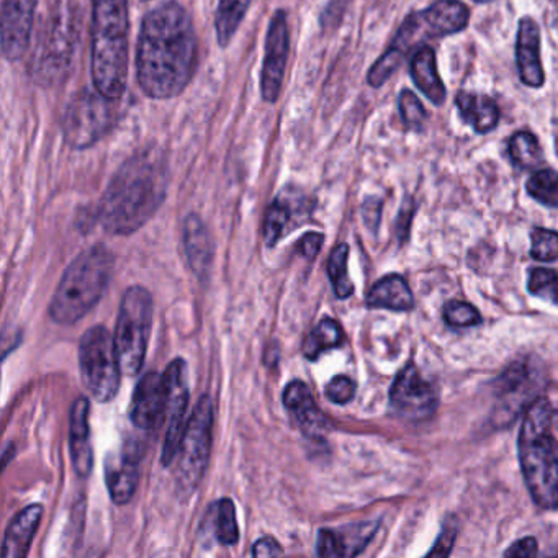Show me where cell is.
<instances>
[{
    "label": "cell",
    "mask_w": 558,
    "mask_h": 558,
    "mask_svg": "<svg viewBox=\"0 0 558 558\" xmlns=\"http://www.w3.org/2000/svg\"><path fill=\"white\" fill-rule=\"evenodd\" d=\"M198 41L194 22L178 0H169L143 19L136 44V80L146 97L181 96L194 80Z\"/></svg>",
    "instance_id": "6da1fadb"
},
{
    "label": "cell",
    "mask_w": 558,
    "mask_h": 558,
    "mask_svg": "<svg viewBox=\"0 0 558 558\" xmlns=\"http://www.w3.org/2000/svg\"><path fill=\"white\" fill-rule=\"evenodd\" d=\"M168 184L166 153L159 146L140 149L113 175L97 208V220L107 233H136L161 208Z\"/></svg>",
    "instance_id": "7a4b0ae2"
},
{
    "label": "cell",
    "mask_w": 558,
    "mask_h": 558,
    "mask_svg": "<svg viewBox=\"0 0 558 558\" xmlns=\"http://www.w3.org/2000/svg\"><path fill=\"white\" fill-rule=\"evenodd\" d=\"M90 71L94 87L120 100L126 90L130 63L129 0H90Z\"/></svg>",
    "instance_id": "3957f363"
},
{
    "label": "cell",
    "mask_w": 558,
    "mask_h": 558,
    "mask_svg": "<svg viewBox=\"0 0 558 558\" xmlns=\"http://www.w3.org/2000/svg\"><path fill=\"white\" fill-rule=\"evenodd\" d=\"M554 410L547 398L527 408L519 433L522 475L535 505L558 508V444L551 436Z\"/></svg>",
    "instance_id": "277c9868"
},
{
    "label": "cell",
    "mask_w": 558,
    "mask_h": 558,
    "mask_svg": "<svg viewBox=\"0 0 558 558\" xmlns=\"http://www.w3.org/2000/svg\"><path fill=\"white\" fill-rule=\"evenodd\" d=\"M116 257L104 244L81 253L63 274L51 300L50 315L58 325H74L102 299L112 279Z\"/></svg>",
    "instance_id": "5b68a950"
},
{
    "label": "cell",
    "mask_w": 558,
    "mask_h": 558,
    "mask_svg": "<svg viewBox=\"0 0 558 558\" xmlns=\"http://www.w3.org/2000/svg\"><path fill=\"white\" fill-rule=\"evenodd\" d=\"M153 326V296L143 287H130L120 302L116 345L123 375H138L145 364Z\"/></svg>",
    "instance_id": "8992f818"
},
{
    "label": "cell",
    "mask_w": 558,
    "mask_h": 558,
    "mask_svg": "<svg viewBox=\"0 0 558 558\" xmlns=\"http://www.w3.org/2000/svg\"><path fill=\"white\" fill-rule=\"evenodd\" d=\"M76 45V22L70 9L60 5L48 17L32 57V77L41 86H53L66 76Z\"/></svg>",
    "instance_id": "52a82bcc"
},
{
    "label": "cell",
    "mask_w": 558,
    "mask_h": 558,
    "mask_svg": "<svg viewBox=\"0 0 558 558\" xmlns=\"http://www.w3.org/2000/svg\"><path fill=\"white\" fill-rule=\"evenodd\" d=\"M80 367L94 400L110 403L119 393L120 367L116 338L104 326H94L84 332L80 342Z\"/></svg>",
    "instance_id": "ba28073f"
},
{
    "label": "cell",
    "mask_w": 558,
    "mask_h": 558,
    "mask_svg": "<svg viewBox=\"0 0 558 558\" xmlns=\"http://www.w3.org/2000/svg\"><path fill=\"white\" fill-rule=\"evenodd\" d=\"M119 122V100L109 99L99 90H83L68 104L63 132L68 145L87 149L112 132Z\"/></svg>",
    "instance_id": "9c48e42d"
},
{
    "label": "cell",
    "mask_w": 558,
    "mask_h": 558,
    "mask_svg": "<svg viewBox=\"0 0 558 558\" xmlns=\"http://www.w3.org/2000/svg\"><path fill=\"white\" fill-rule=\"evenodd\" d=\"M211 430H214V403L208 395L198 400L194 413L189 417L179 447L178 476L179 488L184 493L194 492L201 485L205 472H207L208 460L211 450Z\"/></svg>",
    "instance_id": "30bf717a"
},
{
    "label": "cell",
    "mask_w": 558,
    "mask_h": 558,
    "mask_svg": "<svg viewBox=\"0 0 558 558\" xmlns=\"http://www.w3.org/2000/svg\"><path fill=\"white\" fill-rule=\"evenodd\" d=\"M162 377H165L166 391H168L162 463L168 466L178 457L182 436H184L185 426H187V421H185V411H187L189 403L187 365L182 359H175L168 365Z\"/></svg>",
    "instance_id": "8fae6325"
},
{
    "label": "cell",
    "mask_w": 558,
    "mask_h": 558,
    "mask_svg": "<svg viewBox=\"0 0 558 558\" xmlns=\"http://www.w3.org/2000/svg\"><path fill=\"white\" fill-rule=\"evenodd\" d=\"M469 9L459 0H440L421 14L411 15L400 28L395 45L407 50L408 45L420 32L426 35V38L459 34L469 25Z\"/></svg>",
    "instance_id": "7c38bea8"
},
{
    "label": "cell",
    "mask_w": 558,
    "mask_h": 558,
    "mask_svg": "<svg viewBox=\"0 0 558 558\" xmlns=\"http://www.w3.org/2000/svg\"><path fill=\"white\" fill-rule=\"evenodd\" d=\"M289 51V19L286 11H277L267 28L263 71H260V97L266 104H276L282 94Z\"/></svg>",
    "instance_id": "4fadbf2b"
},
{
    "label": "cell",
    "mask_w": 558,
    "mask_h": 558,
    "mask_svg": "<svg viewBox=\"0 0 558 558\" xmlns=\"http://www.w3.org/2000/svg\"><path fill=\"white\" fill-rule=\"evenodd\" d=\"M390 403L398 416L408 421H424L437 410V391L411 362L395 378Z\"/></svg>",
    "instance_id": "5bb4252c"
},
{
    "label": "cell",
    "mask_w": 558,
    "mask_h": 558,
    "mask_svg": "<svg viewBox=\"0 0 558 558\" xmlns=\"http://www.w3.org/2000/svg\"><path fill=\"white\" fill-rule=\"evenodd\" d=\"M37 0H0V41L8 61H19L27 51L34 32Z\"/></svg>",
    "instance_id": "9a60e30c"
},
{
    "label": "cell",
    "mask_w": 558,
    "mask_h": 558,
    "mask_svg": "<svg viewBox=\"0 0 558 558\" xmlns=\"http://www.w3.org/2000/svg\"><path fill=\"white\" fill-rule=\"evenodd\" d=\"M143 450L138 442L123 444L109 453L106 460V482L110 498L116 505L132 501L140 483V463Z\"/></svg>",
    "instance_id": "2e32d148"
},
{
    "label": "cell",
    "mask_w": 558,
    "mask_h": 558,
    "mask_svg": "<svg viewBox=\"0 0 558 558\" xmlns=\"http://www.w3.org/2000/svg\"><path fill=\"white\" fill-rule=\"evenodd\" d=\"M166 403H168V391H166L165 377L158 372H148L136 385L132 408H130V420L138 429H158L165 426Z\"/></svg>",
    "instance_id": "e0dca14e"
},
{
    "label": "cell",
    "mask_w": 558,
    "mask_h": 558,
    "mask_svg": "<svg viewBox=\"0 0 558 558\" xmlns=\"http://www.w3.org/2000/svg\"><path fill=\"white\" fill-rule=\"evenodd\" d=\"M378 522L364 521L339 529H322L316 541L319 557H355L377 532Z\"/></svg>",
    "instance_id": "ac0fdd59"
},
{
    "label": "cell",
    "mask_w": 558,
    "mask_h": 558,
    "mask_svg": "<svg viewBox=\"0 0 558 558\" xmlns=\"http://www.w3.org/2000/svg\"><path fill=\"white\" fill-rule=\"evenodd\" d=\"M283 404L295 417L300 429L306 437L322 439L323 434L328 430V420L319 410L305 381L293 380L287 385L286 390H283Z\"/></svg>",
    "instance_id": "d6986e66"
},
{
    "label": "cell",
    "mask_w": 558,
    "mask_h": 558,
    "mask_svg": "<svg viewBox=\"0 0 558 558\" xmlns=\"http://www.w3.org/2000/svg\"><path fill=\"white\" fill-rule=\"evenodd\" d=\"M515 61L519 76L529 87H541L545 74L541 63V31L531 17L519 22L518 41H515Z\"/></svg>",
    "instance_id": "ffe728a7"
},
{
    "label": "cell",
    "mask_w": 558,
    "mask_h": 558,
    "mask_svg": "<svg viewBox=\"0 0 558 558\" xmlns=\"http://www.w3.org/2000/svg\"><path fill=\"white\" fill-rule=\"evenodd\" d=\"M89 400L80 397L71 408L70 452L74 470L81 478H87L93 472L94 453L90 446Z\"/></svg>",
    "instance_id": "44dd1931"
},
{
    "label": "cell",
    "mask_w": 558,
    "mask_h": 558,
    "mask_svg": "<svg viewBox=\"0 0 558 558\" xmlns=\"http://www.w3.org/2000/svg\"><path fill=\"white\" fill-rule=\"evenodd\" d=\"M184 250L195 276L207 282L214 263L210 231L197 215H189L184 223Z\"/></svg>",
    "instance_id": "7402d4cb"
},
{
    "label": "cell",
    "mask_w": 558,
    "mask_h": 558,
    "mask_svg": "<svg viewBox=\"0 0 558 558\" xmlns=\"http://www.w3.org/2000/svg\"><path fill=\"white\" fill-rule=\"evenodd\" d=\"M303 208V195L295 189L287 187L270 204L264 220V243L272 247L289 233L295 220L296 210Z\"/></svg>",
    "instance_id": "603a6c76"
},
{
    "label": "cell",
    "mask_w": 558,
    "mask_h": 558,
    "mask_svg": "<svg viewBox=\"0 0 558 558\" xmlns=\"http://www.w3.org/2000/svg\"><path fill=\"white\" fill-rule=\"evenodd\" d=\"M41 515H44V506L32 505L12 519L5 532L4 548H2V555L5 558H22L28 554L32 541L40 525Z\"/></svg>",
    "instance_id": "cb8c5ba5"
},
{
    "label": "cell",
    "mask_w": 558,
    "mask_h": 558,
    "mask_svg": "<svg viewBox=\"0 0 558 558\" xmlns=\"http://www.w3.org/2000/svg\"><path fill=\"white\" fill-rule=\"evenodd\" d=\"M411 76L417 89L434 104L442 106L446 100V87L437 73L436 54L430 47H423L414 54L411 63Z\"/></svg>",
    "instance_id": "d4e9b609"
},
{
    "label": "cell",
    "mask_w": 558,
    "mask_h": 558,
    "mask_svg": "<svg viewBox=\"0 0 558 558\" xmlns=\"http://www.w3.org/2000/svg\"><path fill=\"white\" fill-rule=\"evenodd\" d=\"M371 308H387L395 312H408L413 308L414 300L410 287L403 277L391 274L378 280L367 296Z\"/></svg>",
    "instance_id": "484cf974"
},
{
    "label": "cell",
    "mask_w": 558,
    "mask_h": 558,
    "mask_svg": "<svg viewBox=\"0 0 558 558\" xmlns=\"http://www.w3.org/2000/svg\"><path fill=\"white\" fill-rule=\"evenodd\" d=\"M457 107L463 122L469 123L476 133L492 132L498 125L499 110L492 97L460 93L457 96Z\"/></svg>",
    "instance_id": "4316f807"
},
{
    "label": "cell",
    "mask_w": 558,
    "mask_h": 558,
    "mask_svg": "<svg viewBox=\"0 0 558 558\" xmlns=\"http://www.w3.org/2000/svg\"><path fill=\"white\" fill-rule=\"evenodd\" d=\"M532 372L525 362H514L506 368L505 374L499 377L498 395L499 400L505 403L502 411H519L521 404L531 391Z\"/></svg>",
    "instance_id": "83f0119b"
},
{
    "label": "cell",
    "mask_w": 558,
    "mask_h": 558,
    "mask_svg": "<svg viewBox=\"0 0 558 558\" xmlns=\"http://www.w3.org/2000/svg\"><path fill=\"white\" fill-rule=\"evenodd\" d=\"M253 0H218L215 31L218 45L227 48L240 31Z\"/></svg>",
    "instance_id": "f1b7e54d"
},
{
    "label": "cell",
    "mask_w": 558,
    "mask_h": 558,
    "mask_svg": "<svg viewBox=\"0 0 558 558\" xmlns=\"http://www.w3.org/2000/svg\"><path fill=\"white\" fill-rule=\"evenodd\" d=\"M342 329L335 319H323L303 342V354L310 361H316L323 352L342 344Z\"/></svg>",
    "instance_id": "f546056e"
},
{
    "label": "cell",
    "mask_w": 558,
    "mask_h": 558,
    "mask_svg": "<svg viewBox=\"0 0 558 558\" xmlns=\"http://www.w3.org/2000/svg\"><path fill=\"white\" fill-rule=\"evenodd\" d=\"M215 537L225 547H233L240 542V527H238L236 509L231 499L225 498L215 505Z\"/></svg>",
    "instance_id": "4dcf8cb0"
},
{
    "label": "cell",
    "mask_w": 558,
    "mask_h": 558,
    "mask_svg": "<svg viewBox=\"0 0 558 558\" xmlns=\"http://www.w3.org/2000/svg\"><path fill=\"white\" fill-rule=\"evenodd\" d=\"M509 156L522 169L537 168L542 162V149L531 133H515L509 140Z\"/></svg>",
    "instance_id": "1f68e13d"
},
{
    "label": "cell",
    "mask_w": 558,
    "mask_h": 558,
    "mask_svg": "<svg viewBox=\"0 0 558 558\" xmlns=\"http://www.w3.org/2000/svg\"><path fill=\"white\" fill-rule=\"evenodd\" d=\"M348 244H339L331 253L328 263V276L331 279L332 287H335L336 295L338 299H349L354 293V286L348 274Z\"/></svg>",
    "instance_id": "d6a6232c"
},
{
    "label": "cell",
    "mask_w": 558,
    "mask_h": 558,
    "mask_svg": "<svg viewBox=\"0 0 558 558\" xmlns=\"http://www.w3.org/2000/svg\"><path fill=\"white\" fill-rule=\"evenodd\" d=\"M527 192L532 198L545 207L558 208V174L551 169L535 172L527 181Z\"/></svg>",
    "instance_id": "836d02e7"
},
{
    "label": "cell",
    "mask_w": 558,
    "mask_h": 558,
    "mask_svg": "<svg viewBox=\"0 0 558 558\" xmlns=\"http://www.w3.org/2000/svg\"><path fill=\"white\" fill-rule=\"evenodd\" d=\"M527 290L532 295L558 305V272L550 269H532L529 274Z\"/></svg>",
    "instance_id": "e575fe53"
},
{
    "label": "cell",
    "mask_w": 558,
    "mask_h": 558,
    "mask_svg": "<svg viewBox=\"0 0 558 558\" xmlns=\"http://www.w3.org/2000/svg\"><path fill=\"white\" fill-rule=\"evenodd\" d=\"M404 51L398 48L397 45H391L390 50L384 57L378 58L377 63L368 71L367 81L372 87H380L393 76L395 71L400 68L403 61Z\"/></svg>",
    "instance_id": "d590c367"
},
{
    "label": "cell",
    "mask_w": 558,
    "mask_h": 558,
    "mask_svg": "<svg viewBox=\"0 0 558 558\" xmlns=\"http://www.w3.org/2000/svg\"><path fill=\"white\" fill-rule=\"evenodd\" d=\"M531 256L535 260L551 263V260L558 259V233L535 228L531 233Z\"/></svg>",
    "instance_id": "8d00e7d4"
},
{
    "label": "cell",
    "mask_w": 558,
    "mask_h": 558,
    "mask_svg": "<svg viewBox=\"0 0 558 558\" xmlns=\"http://www.w3.org/2000/svg\"><path fill=\"white\" fill-rule=\"evenodd\" d=\"M444 318L453 328H469L482 322V316L476 312L475 306L459 300H453L444 306Z\"/></svg>",
    "instance_id": "74e56055"
},
{
    "label": "cell",
    "mask_w": 558,
    "mask_h": 558,
    "mask_svg": "<svg viewBox=\"0 0 558 558\" xmlns=\"http://www.w3.org/2000/svg\"><path fill=\"white\" fill-rule=\"evenodd\" d=\"M400 112L404 122L411 126L421 125L426 120V110L416 96L410 90H403L400 96Z\"/></svg>",
    "instance_id": "f35d334b"
},
{
    "label": "cell",
    "mask_w": 558,
    "mask_h": 558,
    "mask_svg": "<svg viewBox=\"0 0 558 558\" xmlns=\"http://www.w3.org/2000/svg\"><path fill=\"white\" fill-rule=\"evenodd\" d=\"M355 384L351 378L345 375H339V377L332 378L329 381L328 388H326V397L336 404H345L354 398Z\"/></svg>",
    "instance_id": "ab89813d"
},
{
    "label": "cell",
    "mask_w": 558,
    "mask_h": 558,
    "mask_svg": "<svg viewBox=\"0 0 558 558\" xmlns=\"http://www.w3.org/2000/svg\"><path fill=\"white\" fill-rule=\"evenodd\" d=\"M457 537V521L456 518H449L442 525V532L439 534L434 547L427 551V557H447L452 550L453 542Z\"/></svg>",
    "instance_id": "60d3db41"
},
{
    "label": "cell",
    "mask_w": 558,
    "mask_h": 558,
    "mask_svg": "<svg viewBox=\"0 0 558 558\" xmlns=\"http://www.w3.org/2000/svg\"><path fill=\"white\" fill-rule=\"evenodd\" d=\"M538 551L537 541L534 537H524L521 541L514 542L508 550L505 551V557H535Z\"/></svg>",
    "instance_id": "b9f144b4"
},
{
    "label": "cell",
    "mask_w": 558,
    "mask_h": 558,
    "mask_svg": "<svg viewBox=\"0 0 558 558\" xmlns=\"http://www.w3.org/2000/svg\"><path fill=\"white\" fill-rule=\"evenodd\" d=\"M253 555L254 557H276V555H283V548L276 538L267 535L254 544Z\"/></svg>",
    "instance_id": "7bdbcfd3"
},
{
    "label": "cell",
    "mask_w": 558,
    "mask_h": 558,
    "mask_svg": "<svg viewBox=\"0 0 558 558\" xmlns=\"http://www.w3.org/2000/svg\"><path fill=\"white\" fill-rule=\"evenodd\" d=\"M323 241H325V236H323L322 233H306L305 236L300 240V251H302L303 256L313 259V257L318 256L319 251H322Z\"/></svg>",
    "instance_id": "ee69618b"
},
{
    "label": "cell",
    "mask_w": 558,
    "mask_h": 558,
    "mask_svg": "<svg viewBox=\"0 0 558 558\" xmlns=\"http://www.w3.org/2000/svg\"><path fill=\"white\" fill-rule=\"evenodd\" d=\"M380 201H375L374 198V201H368L364 204L365 223H367L372 230H377L378 221H380Z\"/></svg>",
    "instance_id": "f6af8a7d"
},
{
    "label": "cell",
    "mask_w": 558,
    "mask_h": 558,
    "mask_svg": "<svg viewBox=\"0 0 558 558\" xmlns=\"http://www.w3.org/2000/svg\"><path fill=\"white\" fill-rule=\"evenodd\" d=\"M413 202H404L403 208H401L400 217H398V236L407 240L408 230H410L411 217H413Z\"/></svg>",
    "instance_id": "bcb514c9"
},
{
    "label": "cell",
    "mask_w": 558,
    "mask_h": 558,
    "mask_svg": "<svg viewBox=\"0 0 558 558\" xmlns=\"http://www.w3.org/2000/svg\"><path fill=\"white\" fill-rule=\"evenodd\" d=\"M476 2H482V4H485V2H492V0H476Z\"/></svg>",
    "instance_id": "7dc6e473"
},
{
    "label": "cell",
    "mask_w": 558,
    "mask_h": 558,
    "mask_svg": "<svg viewBox=\"0 0 558 558\" xmlns=\"http://www.w3.org/2000/svg\"><path fill=\"white\" fill-rule=\"evenodd\" d=\"M143 2H149V0H143Z\"/></svg>",
    "instance_id": "c3c4849f"
}]
</instances>
